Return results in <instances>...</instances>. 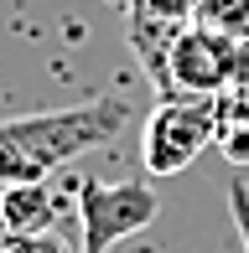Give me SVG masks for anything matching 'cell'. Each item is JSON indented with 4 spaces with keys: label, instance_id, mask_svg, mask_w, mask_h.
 I'll return each mask as SVG.
<instances>
[{
    "label": "cell",
    "instance_id": "cell-9",
    "mask_svg": "<svg viewBox=\"0 0 249 253\" xmlns=\"http://www.w3.org/2000/svg\"><path fill=\"white\" fill-rule=\"evenodd\" d=\"M229 212H234V227H239L244 253H249V186H244V170L229 176Z\"/></svg>",
    "mask_w": 249,
    "mask_h": 253
},
{
    "label": "cell",
    "instance_id": "cell-1",
    "mask_svg": "<svg viewBox=\"0 0 249 253\" xmlns=\"http://www.w3.org/2000/svg\"><path fill=\"white\" fill-rule=\"evenodd\" d=\"M130 124V103L120 93H99L73 109H42L21 119H0V186L47 181V170L99 150Z\"/></svg>",
    "mask_w": 249,
    "mask_h": 253
},
{
    "label": "cell",
    "instance_id": "cell-3",
    "mask_svg": "<svg viewBox=\"0 0 249 253\" xmlns=\"http://www.w3.org/2000/svg\"><path fill=\"white\" fill-rule=\"evenodd\" d=\"M249 83V42L187 21L166 47V93H234Z\"/></svg>",
    "mask_w": 249,
    "mask_h": 253
},
{
    "label": "cell",
    "instance_id": "cell-10",
    "mask_svg": "<svg viewBox=\"0 0 249 253\" xmlns=\"http://www.w3.org/2000/svg\"><path fill=\"white\" fill-rule=\"evenodd\" d=\"M5 253H67L52 233H31V238H10V248Z\"/></svg>",
    "mask_w": 249,
    "mask_h": 253
},
{
    "label": "cell",
    "instance_id": "cell-8",
    "mask_svg": "<svg viewBox=\"0 0 249 253\" xmlns=\"http://www.w3.org/2000/svg\"><path fill=\"white\" fill-rule=\"evenodd\" d=\"M192 5H197V0H130V16L166 21V26H187V21H192Z\"/></svg>",
    "mask_w": 249,
    "mask_h": 253
},
{
    "label": "cell",
    "instance_id": "cell-7",
    "mask_svg": "<svg viewBox=\"0 0 249 253\" xmlns=\"http://www.w3.org/2000/svg\"><path fill=\"white\" fill-rule=\"evenodd\" d=\"M192 21L223 31V37L249 42V0H197V5H192Z\"/></svg>",
    "mask_w": 249,
    "mask_h": 253
},
{
    "label": "cell",
    "instance_id": "cell-6",
    "mask_svg": "<svg viewBox=\"0 0 249 253\" xmlns=\"http://www.w3.org/2000/svg\"><path fill=\"white\" fill-rule=\"evenodd\" d=\"M218 150L234 170H249V83L223 93V129H218Z\"/></svg>",
    "mask_w": 249,
    "mask_h": 253
},
{
    "label": "cell",
    "instance_id": "cell-2",
    "mask_svg": "<svg viewBox=\"0 0 249 253\" xmlns=\"http://www.w3.org/2000/svg\"><path fill=\"white\" fill-rule=\"evenodd\" d=\"M223 129V93H161L140 129V160L151 176H182Z\"/></svg>",
    "mask_w": 249,
    "mask_h": 253
},
{
    "label": "cell",
    "instance_id": "cell-5",
    "mask_svg": "<svg viewBox=\"0 0 249 253\" xmlns=\"http://www.w3.org/2000/svg\"><path fill=\"white\" fill-rule=\"evenodd\" d=\"M52 217H58V202L42 181H16V186H0V227L10 238H31L47 233Z\"/></svg>",
    "mask_w": 249,
    "mask_h": 253
},
{
    "label": "cell",
    "instance_id": "cell-4",
    "mask_svg": "<svg viewBox=\"0 0 249 253\" xmlns=\"http://www.w3.org/2000/svg\"><path fill=\"white\" fill-rule=\"evenodd\" d=\"M78 202V227H83V243L78 253H109L115 243L135 238L140 227L156 222L161 212V197H156L145 181H120V186H104V181H78L73 191Z\"/></svg>",
    "mask_w": 249,
    "mask_h": 253
}]
</instances>
